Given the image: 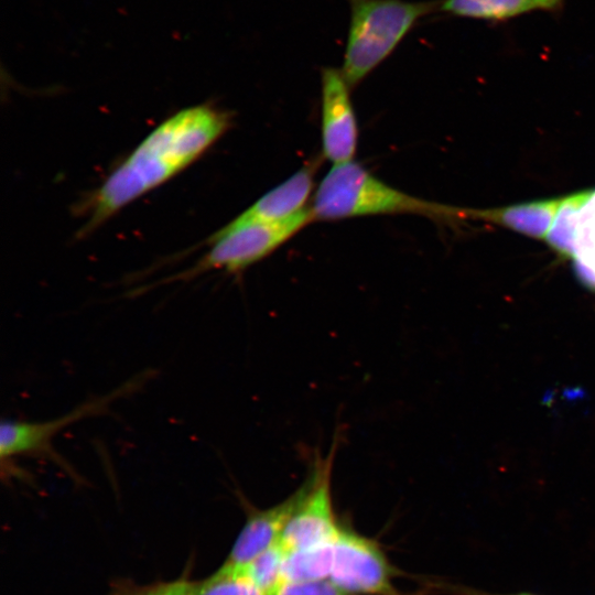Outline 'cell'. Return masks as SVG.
<instances>
[{"mask_svg": "<svg viewBox=\"0 0 595 595\" xmlns=\"http://www.w3.org/2000/svg\"><path fill=\"white\" fill-rule=\"evenodd\" d=\"M314 220L413 214L433 219L468 217V212L429 202L397 190L354 160L333 165L310 206Z\"/></svg>", "mask_w": 595, "mask_h": 595, "instance_id": "cell-2", "label": "cell"}, {"mask_svg": "<svg viewBox=\"0 0 595 595\" xmlns=\"http://www.w3.org/2000/svg\"><path fill=\"white\" fill-rule=\"evenodd\" d=\"M230 121L227 111L209 105L192 106L163 120L93 193L79 234L93 232L185 170L227 132Z\"/></svg>", "mask_w": 595, "mask_h": 595, "instance_id": "cell-1", "label": "cell"}, {"mask_svg": "<svg viewBox=\"0 0 595 595\" xmlns=\"http://www.w3.org/2000/svg\"><path fill=\"white\" fill-rule=\"evenodd\" d=\"M285 553V550L278 542L241 566L261 591L271 595L282 583Z\"/></svg>", "mask_w": 595, "mask_h": 595, "instance_id": "cell-15", "label": "cell"}, {"mask_svg": "<svg viewBox=\"0 0 595 595\" xmlns=\"http://www.w3.org/2000/svg\"><path fill=\"white\" fill-rule=\"evenodd\" d=\"M271 595H355L338 585L331 578L282 582Z\"/></svg>", "mask_w": 595, "mask_h": 595, "instance_id": "cell-16", "label": "cell"}, {"mask_svg": "<svg viewBox=\"0 0 595 595\" xmlns=\"http://www.w3.org/2000/svg\"><path fill=\"white\" fill-rule=\"evenodd\" d=\"M467 595H537V594L528 593V592H520V593H512V594H493V593H488V592H482V591L473 589V591H469L467 593Z\"/></svg>", "mask_w": 595, "mask_h": 595, "instance_id": "cell-18", "label": "cell"}, {"mask_svg": "<svg viewBox=\"0 0 595 595\" xmlns=\"http://www.w3.org/2000/svg\"><path fill=\"white\" fill-rule=\"evenodd\" d=\"M152 369L143 370L111 391L91 398L58 418L46 421L3 419L0 430V456L2 463L21 456L43 457L53 461L66 473L75 470L53 447V439L66 426L85 418L108 412L112 403L141 390L154 376Z\"/></svg>", "mask_w": 595, "mask_h": 595, "instance_id": "cell-5", "label": "cell"}, {"mask_svg": "<svg viewBox=\"0 0 595 595\" xmlns=\"http://www.w3.org/2000/svg\"><path fill=\"white\" fill-rule=\"evenodd\" d=\"M350 20L342 73L350 87L359 84L397 48L437 1L347 0Z\"/></svg>", "mask_w": 595, "mask_h": 595, "instance_id": "cell-3", "label": "cell"}, {"mask_svg": "<svg viewBox=\"0 0 595 595\" xmlns=\"http://www.w3.org/2000/svg\"><path fill=\"white\" fill-rule=\"evenodd\" d=\"M302 496V486L285 500L267 509H253L240 530L225 563L246 565L279 542Z\"/></svg>", "mask_w": 595, "mask_h": 595, "instance_id": "cell-10", "label": "cell"}, {"mask_svg": "<svg viewBox=\"0 0 595 595\" xmlns=\"http://www.w3.org/2000/svg\"><path fill=\"white\" fill-rule=\"evenodd\" d=\"M315 171V162L305 164L237 217L246 220L275 223L299 215L307 209L306 204L314 188Z\"/></svg>", "mask_w": 595, "mask_h": 595, "instance_id": "cell-11", "label": "cell"}, {"mask_svg": "<svg viewBox=\"0 0 595 595\" xmlns=\"http://www.w3.org/2000/svg\"><path fill=\"white\" fill-rule=\"evenodd\" d=\"M337 434L326 456L317 451L301 499L286 522L279 543L286 551L305 550L334 543L340 528L333 507L331 478L337 450Z\"/></svg>", "mask_w": 595, "mask_h": 595, "instance_id": "cell-6", "label": "cell"}, {"mask_svg": "<svg viewBox=\"0 0 595 595\" xmlns=\"http://www.w3.org/2000/svg\"><path fill=\"white\" fill-rule=\"evenodd\" d=\"M312 221L311 208L275 223L236 217L209 238L210 248L193 266L156 284L188 281L215 270L239 273L271 255Z\"/></svg>", "mask_w": 595, "mask_h": 595, "instance_id": "cell-4", "label": "cell"}, {"mask_svg": "<svg viewBox=\"0 0 595 595\" xmlns=\"http://www.w3.org/2000/svg\"><path fill=\"white\" fill-rule=\"evenodd\" d=\"M188 595H268L248 576L244 566L224 563L212 576L188 582Z\"/></svg>", "mask_w": 595, "mask_h": 595, "instance_id": "cell-14", "label": "cell"}, {"mask_svg": "<svg viewBox=\"0 0 595 595\" xmlns=\"http://www.w3.org/2000/svg\"><path fill=\"white\" fill-rule=\"evenodd\" d=\"M322 83V151L325 159L338 165L353 161L358 142V126L342 69L325 67Z\"/></svg>", "mask_w": 595, "mask_h": 595, "instance_id": "cell-9", "label": "cell"}, {"mask_svg": "<svg viewBox=\"0 0 595 595\" xmlns=\"http://www.w3.org/2000/svg\"><path fill=\"white\" fill-rule=\"evenodd\" d=\"M334 543L290 551L283 562L282 582H301L329 578Z\"/></svg>", "mask_w": 595, "mask_h": 595, "instance_id": "cell-13", "label": "cell"}, {"mask_svg": "<svg viewBox=\"0 0 595 595\" xmlns=\"http://www.w3.org/2000/svg\"><path fill=\"white\" fill-rule=\"evenodd\" d=\"M545 238L571 255L583 280L595 286V191L560 199Z\"/></svg>", "mask_w": 595, "mask_h": 595, "instance_id": "cell-8", "label": "cell"}, {"mask_svg": "<svg viewBox=\"0 0 595 595\" xmlns=\"http://www.w3.org/2000/svg\"><path fill=\"white\" fill-rule=\"evenodd\" d=\"M144 595H164V587L160 586L156 589H153Z\"/></svg>", "mask_w": 595, "mask_h": 595, "instance_id": "cell-19", "label": "cell"}, {"mask_svg": "<svg viewBox=\"0 0 595 595\" xmlns=\"http://www.w3.org/2000/svg\"><path fill=\"white\" fill-rule=\"evenodd\" d=\"M163 587L164 595H188V582L185 581H178Z\"/></svg>", "mask_w": 595, "mask_h": 595, "instance_id": "cell-17", "label": "cell"}, {"mask_svg": "<svg viewBox=\"0 0 595 595\" xmlns=\"http://www.w3.org/2000/svg\"><path fill=\"white\" fill-rule=\"evenodd\" d=\"M564 0H443L442 12L486 21H505L536 10L554 11Z\"/></svg>", "mask_w": 595, "mask_h": 595, "instance_id": "cell-12", "label": "cell"}, {"mask_svg": "<svg viewBox=\"0 0 595 595\" xmlns=\"http://www.w3.org/2000/svg\"><path fill=\"white\" fill-rule=\"evenodd\" d=\"M393 567L372 540L340 528L334 542L329 578L355 595H397Z\"/></svg>", "mask_w": 595, "mask_h": 595, "instance_id": "cell-7", "label": "cell"}]
</instances>
